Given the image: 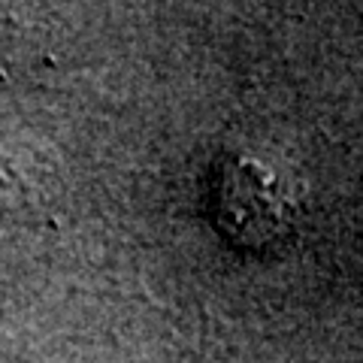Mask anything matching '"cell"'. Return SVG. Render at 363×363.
<instances>
[{"label":"cell","mask_w":363,"mask_h":363,"mask_svg":"<svg viewBox=\"0 0 363 363\" xmlns=\"http://www.w3.org/2000/svg\"><path fill=\"white\" fill-rule=\"evenodd\" d=\"M291 203L279 188V179L245 157L227 161L218 179V224L242 245H260L281 233Z\"/></svg>","instance_id":"cell-1"}]
</instances>
